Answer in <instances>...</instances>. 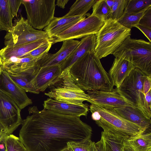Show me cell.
Returning <instances> with one entry per match:
<instances>
[{
  "mask_svg": "<svg viewBox=\"0 0 151 151\" xmlns=\"http://www.w3.org/2000/svg\"><path fill=\"white\" fill-rule=\"evenodd\" d=\"M23 120L19 138L28 151H62L68 142L91 140V127L80 117L64 115L37 107H30Z\"/></svg>",
  "mask_w": 151,
  "mask_h": 151,
  "instance_id": "1",
  "label": "cell"
},
{
  "mask_svg": "<svg viewBox=\"0 0 151 151\" xmlns=\"http://www.w3.org/2000/svg\"><path fill=\"white\" fill-rule=\"evenodd\" d=\"M69 71L74 83L84 91L114 89L112 78L94 50L85 54L70 67Z\"/></svg>",
  "mask_w": 151,
  "mask_h": 151,
  "instance_id": "2",
  "label": "cell"
},
{
  "mask_svg": "<svg viewBox=\"0 0 151 151\" xmlns=\"http://www.w3.org/2000/svg\"><path fill=\"white\" fill-rule=\"evenodd\" d=\"M131 35V29L109 18L96 34L94 51L100 59L113 54L125 39Z\"/></svg>",
  "mask_w": 151,
  "mask_h": 151,
  "instance_id": "3",
  "label": "cell"
},
{
  "mask_svg": "<svg viewBox=\"0 0 151 151\" xmlns=\"http://www.w3.org/2000/svg\"><path fill=\"white\" fill-rule=\"evenodd\" d=\"M113 55L131 63L147 76H151V42L128 37Z\"/></svg>",
  "mask_w": 151,
  "mask_h": 151,
  "instance_id": "4",
  "label": "cell"
},
{
  "mask_svg": "<svg viewBox=\"0 0 151 151\" xmlns=\"http://www.w3.org/2000/svg\"><path fill=\"white\" fill-rule=\"evenodd\" d=\"M89 109L97 111L99 113L100 118L95 122L103 131H110L125 139L145 132L139 126L121 116L114 109L91 104Z\"/></svg>",
  "mask_w": 151,
  "mask_h": 151,
  "instance_id": "5",
  "label": "cell"
},
{
  "mask_svg": "<svg viewBox=\"0 0 151 151\" xmlns=\"http://www.w3.org/2000/svg\"><path fill=\"white\" fill-rule=\"evenodd\" d=\"M69 69L62 71L60 76L48 88L49 91L45 94L59 101L84 106L85 104L83 102L87 101L89 96L74 83Z\"/></svg>",
  "mask_w": 151,
  "mask_h": 151,
  "instance_id": "6",
  "label": "cell"
},
{
  "mask_svg": "<svg viewBox=\"0 0 151 151\" xmlns=\"http://www.w3.org/2000/svg\"><path fill=\"white\" fill-rule=\"evenodd\" d=\"M147 75L135 68L116 88L118 93L133 106L139 109L148 118L151 119V109L145 99L143 83Z\"/></svg>",
  "mask_w": 151,
  "mask_h": 151,
  "instance_id": "7",
  "label": "cell"
},
{
  "mask_svg": "<svg viewBox=\"0 0 151 151\" xmlns=\"http://www.w3.org/2000/svg\"><path fill=\"white\" fill-rule=\"evenodd\" d=\"M55 0H22L27 20L34 28L41 30L53 19L56 6Z\"/></svg>",
  "mask_w": 151,
  "mask_h": 151,
  "instance_id": "8",
  "label": "cell"
},
{
  "mask_svg": "<svg viewBox=\"0 0 151 151\" xmlns=\"http://www.w3.org/2000/svg\"><path fill=\"white\" fill-rule=\"evenodd\" d=\"M5 47H13L36 41L50 39L44 31L35 29L27 19L21 16L4 37Z\"/></svg>",
  "mask_w": 151,
  "mask_h": 151,
  "instance_id": "9",
  "label": "cell"
},
{
  "mask_svg": "<svg viewBox=\"0 0 151 151\" xmlns=\"http://www.w3.org/2000/svg\"><path fill=\"white\" fill-rule=\"evenodd\" d=\"M105 21L91 14L50 40L52 45L57 42L96 34L104 25Z\"/></svg>",
  "mask_w": 151,
  "mask_h": 151,
  "instance_id": "10",
  "label": "cell"
},
{
  "mask_svg": "<svg viewBox=\"0 0 151 151\" xmlns=\"http://www.w3.org/2000/svg\"><path fill=\"white\" fill-rule=\"evenodd\" d=\"M21 110L12 99L0 91V123L9 135L22 124Z\"/></svg>",
  "mask_w": 151,
  "mask_h": 151,
  "instance_id": "11",
  "label": "cell"
},
{
  "mask_svg": "<svg viewBox=\"0 0 151 151\" xmlns=\"http://www.w3.org/2000/svg\"><path fill=\"white\" fill-rule=\"evenodd\" d=\"M87 91L89 97L87 101L92 104L104 108L112 109L133 106L118 93L116 88L111 91Z\"/></svg>",
  "mask_w": 151,
  "mask_h": 151,
  "instance_id": "12",
  "label": "cell"
},
{
  "mask_svg": "<svg viewBox=\"0 0 151 151\" xmlns=\"http://www.w3.org/2000/svg\"><path fill=\"white\" fill-rule=\"evenodd\" d=\"M1 70L0 91L12 99L21 110L32 104V101L27 96L26 92L11 79L7 73Z\"/></svg>",
  "mask_w": 151,
  "mask_h": 151,
  "instance_id": "13",
  "label": "cell"
},
{
  "mask_svg": "<svg viewBox=\"0 0 151 151\" xmlns=\"http://www.w3.org/2000/svg\"><path fill=\"white\" fill-rule=\"evenodd\" d=\"M61 47L54 54L47 52L37 61V64L40 67L61 65L78 45L80 41L74 39L63 41Z\"/></svg>",
  "mask_w": 151,
  "mask_h": 151,
  "instance_id": "14",
  "label": "cell"
},
{
  "mask_svg": "<svg viewBox=\"0 0 151 151\" xmlns=\"http://www.w3.org/2000/svg\"><path fill=\"white\" fill-rule=\"evenodd\" d=\"M44 109L64 115L80 117L87 116L88 105H78L61 102L49 98L44 101Z\"/></svg>",
  "mask_w": 151,
  "mask_h": 151,
  "instance_id": "15",
  "label": "cell"
},
{
  "mask_svg": "<svg viewBox=\"0 0 151 151\" xmlns=\"http://www.w3.org/2000/svg\"><path fill=\"white\" fill-rule=\"evenodd\" d=\"M62 72L60 65L40 67L34 78L36 88L40 92L45 91L58 78Z\"/></svg>",
  "mask_w": 151,
  "mask_h": 151,
  "instance_id": "16",
  "label": "cell"
},
{
  "mask_svg": "<svg viewBox=\"0 0 151 151\" xmlns=\"http://www.w3.org/2000/svg\"><path fill=\"white\" fill-rule=\"evenodd\" d=\"M96 41L95 35L82 38L78 45L61 65L62 71L69 69L86 53L94 50Z\"/></svg>",
  "mask_w": 151,
  "mask_h": 151,
  "instance_id": "17",
  "label": "cell"
},
{
  "mask_svg": "<svg viewBox=\"0 0 151 151\" xmlns=\"http://www.w3.org/2000/svg\"><path fill=\"white\" fill-rule=\"evenodd\" d=\"M41 57L11 58L2 63L1 69L9 74L17 75L32 69Z\"/></svg>",
  "mask_w": 151,
  "mask_h": 151,
  "instance_id": "18",
  "label": "cell"
},
{
  "mask_svg": "<svg viewBox=\"0 0 151 151\" xmlns=\"http://www.w3.org/2000/svg\"><path fill=\"white\" fill-rule=\"evenodd\" d=\"M86 14L60 17H54L49 24L44 29L50 40L57 35L64 32L78 22L86 18Z\"/></svg>",
  "mask_w": 151,
  "mask_h": 151,
  "instance_id": "19",
  "label": "cell"
},
{
  "mask_svg": "<svg viewBox=\"0 0 151 151\" xmlns=\"http://www.w3.org/2000/svg\"><path fill=\"white\" fill-rule=\"evenodd\" d=\"M121 116L140 127L145 132L151 126V120L138 108L127 106L114 109Z\"/></svg>",
  "mask_w": 151,
  "mask_h": 151,
  "instance_id": "20",
  "label": "cell"
},
{
  "mask_svg": "<svg viewBox=\"0 0 151 151\" xmlns=\"http://www.w3.org/2000/svg\"><path fill=\"white\" fill-rule=\"evenodd\" d=\"M50 40V39L42 40L15 46L5 47L0 50V58L2 64L11 58H20L26 53Z\"/></svg>",
  "mask_w": 151,
  "mask_h": 151,
  "instance_id": "21",
  "label": "cell"
},
{
  "mask_svg": "<svg viewBox=\"0 0 151 151\" xmlns=\"http://www.w3.org/2000/svg\"><path fill=\"white\" fill-rule=\"evenodd\" d=\"M135 68L131 63L119 58L115 57L109 73L116 88L120 86L124 79Z\"/></svg>",
  "mask_w": 151,
  "mask_h": 151,
  "instance_id": "22",
  "label": "cell"
},
{
  "mask_svg": "<svg viewBox=\"0 0 151 151\" xmlns=\"http://www.w3.org/2000/svg\"><path fill=\"white\" fill-rule=\"evenodd\" d=\"M40 67L36 64L33 68L27 71L16 75L8 74L11 79L26 92L38 94L40 92L35 86L34 78Z\"/></svg>",
  "mask_w": 151,
  "mask_h": 151,
  "instance_id": "23",
  "label": "cell"
},
{
  "mask_svg": "<svg viewBox=\"0 0 151 151\" xmlns=\"http://www.w3.org/2000/svg\"><path fill=\"white\" fill-rule=\"evenodd\" d=\"M104 151H124L125 139L110 131L101 132Z\"/></svg>",
  "mask_w": 151,
  "mask_h": 151,
  "instance_id": "24",
  "label": "cell"
},
{
  "mask_svg": "<svg viewBox=\"0 0 151 151\" xmlns=\"http://www.w3.org/2000/svg\"><path fill=\"white\" fill-rule=\"evenodd\" d=\"M125 143L134 151H151V133L130 136L125 139Z\"/></svg>",
  "mask_w": 151,
  "mask_h": 151,
  "instance_id": "25",
  "label": "cell"
},
{
  "mask_svg": "<svg viewBox=\"0 0 151 151\" xmlns=\"http://www.w3.org/2000/svg\"><path fill=\"white\" fill-rule=\"evenodd\" d=\"M8 0H0V29L7 32L13 26Z\"/></svg>",
  "mask_w": 151,
  "mask_h": 151,
  "instance_id": "26",
  "label": "cell"
},
{
  "mask_svg": "<svg viewBox=\"0 0 151 151\" xmlns=\"http://www.w3.org/2000/svg\"><path fill=\"white\" fill-rule=\"evenodd\" d=\"M97 0H77L72 5L68 12L64 16H84L92 8Z\"/></svg>",
  "mask_w": 151,
  "mask_h": 151,
  "instance_id": "27",
  "label": "cell"
},
{
  "mask_svg": "<svg viewBox=\"0 0 151 151\" xmlns=\"http://www.w3.org/2000/svg\"><path fill=\"white\" fill-rule=\"evenodd\" d=\"M149 7L137 12L124 13L117 21L124 27L131 29L139 24L140 19Z\"/></svg>",
  "mask_w": 151,
  "mask_h": 151,
  "instance_id": "28",
  "label": "cell"
},
{
  "mask_svg": "<svg viewBox=\"0 0 151 151\" xmlns=\"http://www.w3.org/2000/svg\"><path fill=\"white\" fill-rule=\"evenodd\" d=\"M91 14L101 18L104 21L109 18L110 10L106 0H97L92 7Z\"/></svg>",
  "mask_w": 151,
  "mask_h": 151,
  "instance_id": "29",
  "label": "cell"
},
{
  "mask_svg": "<svg viewBox=\"0 0 151 151\" xmlns=\"http://www.w3.org/2000/svg\"><path fill=\"white\" fill-rule=\"evenodd\" d=\"M4 141L6 151H28L19 138L13 134L8 135Z\"/></svg>",
  "mask_w": 151,
  "mask_h": 151,
  "instance_id": "30",
  "label": "cell"
},
{
  "mask_svg": "<svg viewBox=\"0 0 151 151\" xmlns=\"http://www.w3.org/2000/svg\"><path fill=\"white\" fill-rule=\"evenodd\" d=\"M151 6V0H129L124 13L139 12Z\"/></svg>",
  "mask_w": 151,
  "mask_h": 151,
  "instance_id": "31",
  "label": "cell"
},
{
  "mask_svg": "<svg viewBox=\"0 0 151 151\" xmlns=\"http://www.w3.org/2000/svg\"><path fill=\"white\" fill-rule=\"evenodd\" d=\"M129 0H114L109 18L117 21L123 15Z\"/></svg>",
  "mask_w": 151,
  "mask_h": 151,
  "instance_id": "32",
  "label": "cell"
},
{
  "mask_svg": "<svg viewBox=\"0 0 151 151\" xmlns=\"http://www.w3.org/2000/svg\"><path fill=\"white\" fill-rule=\"evenodd\" d=\"M52 45V42L50 40L48 42L26 53L20 58L26 57H40L48 52Z\"/></svg>",
  "mask_w": 151,
  "mask_h": 151,
  "instance_id": "33",
  "label": "cell"
},
{
  "mask_svg": "<svg viewBox=\"0 0 151 151\" xmlns=\"http://www.w3.org/2000/svg\"><path fill=\"white\" fill-rule=\"evenodd\" d=\"M91 139L81 143L70 142L68 143L67 147L73 151H91Z\"/></svg>",
  "mask_w": 151,
  "mask_h": 151,
  "instance_id": "34",
  "label": "cell"
},
{
  "mask_svg": "<svg viewBox=\"0 0 151 151\" xmlns=\"http://www.w3.org/2000/svg\"><path fill=\"white\" fill-rule=\"evenodd\" d=\"M138 24L151 29V6L145 11Z\"/></svg>",
  "mask_w": 151,
  "mask_h": 151,
  "instance_id": "35",
  "label": "cell"
},
{
  "mask_svg": "<svg viewBox=\"0 0 151 151\" xmlns=\"http://www.w3.org/2000/svg\"><path fill=\"white\" fill-rule=\"evenodd\" d=\"M10 11L13 18L17 16L19 8L22 4V0H8Z\"/></svg>",
  "mask_w": 151,
  "mask_h": 151,
  "instance_id": "36",
  "label": "cell"
},
{
  "mask_svg": "<svg viewBox=\"0 0 151 151\" xmlns=\"http://www.w3.org/2000/svg\"><path fill=\"white\" fill-rule=\"evenodd\" d=\"M91 151H104L102 139L96 142L91 141Z\"/></svg>",
  "mask_w": 151,
  "mask_h": 151,
  "instance_id": "37",
  "label": "cell"
},
{
  "mask_svg": "<svg viewBox=\"0 0 151 151\" xmlns=\"http://www.w3.org/2000/svg\"><path fill=\"white\" fill-rule=\"evenodd\" d=\"M139 29L151 42V29L138 24L135 27Z\"/></svg>",
  "mask_w": 151,
  "mask_h": 151,
  "instance_id": "38",
  "label": "cell"
},
{
  "mask_svg": "<svg viewBox=\"0 0 151 151\" xmlns=\"http://www.w3.org/2000/svg\"><path fill=\"white\" fill-rule=\"evenodd\" d=\"M151 76H147L144 80L143 85V91L145 95L151 90Z\"/></svg>",
  "mask_w": 151,
  "mask_h": 151,
  "instance_id": "39",
  "label": "cell"
},
{
  "mask_svg": "<svg viewBox=\"0 0 151 151\" xmlns=\"http://www.w3.org/2000/svg\"><path fill=\"white\" fill-rule=\"evenodd\" d=\"M68 1L69 0H58L57 1L55 5L62 9H64Z\"/></svg>",
  "mask_w": 151,
  "mask_h": 151,
  "instance_id": "40",
  "label": "cell"
},
{
  "mask_svg": "<svg viewBox=\"0 0 151 151\" xmlns=\"http://www.w3.org/2000/svg\"><path fill=\"white\" fill-rule=\"evenodd\" d=\"M151 90H150L145 95V99L147 104L150 109H151Z\"/></svg>",
  "mask_w": 151,
  "mask_h": 151,
  "instance_id": "41",
  "label": "cell"
},
{
  "mask_svg": "<svg viewBox=\"0 0 151 151\" xmlns=\"http://www.w3.org/2000/svg\"><path fill=\"white\" fill-rule=\"evenodd\" d=\"M9 134L7 132H0V142L3 140Z\"/></svg>",
  "mask_w": 151,
  "mask_h": 151,
  "instance_id": "42",
  "label": "cell"
},
{
  "mask_svg": "<svg viewBox=\"0 0 151 151\" xmlns=\"http://www.w3.org/2000/svg\"><path fill=\"white\" fill-rule=\"evenodd\" d=\"M106 4L110 9V11L114 4V0H106Z\"/></svg>",
  "mask_w": 151,
  "mask_h": 151,
  "instance_id": "43",
  "label": "cell"
},
{
  "mask_svg": "<svg viewBox=\"0 0 151 151\" xmlns=\"http://www.w3.org/2000/svg\"><path fill=\"white\" fill-rule=\"evenodd\" d=\"M0 151H6L4 139L0 142Z\"/></svg>",
  "mask_w": 151,
  "mask_h": 151,
  "instance_id": "44",
  "label": "cell"
},
{
  "mask_svg": "<svg viewBox=\"0 0 151 151\" xmlns=\"http://www.w3.org/2000/svg\"><path fill=\"white\" fill-rule=\"evenodd\" d=\"M124 151H134L129 146L125 143Z\"/></svg>",
  "mask_w": 151,
  "mask_h": 151,
  "instance_id": "45",
  "label": "cell"
},
{
  "mask_svg": "<svg viewBox=\"0 0 151 151\" xmlns=\"http://www.w3.org/2000/svg\"><path fill=\"white\" fill-rule=\"evenodd\" d=\"M7 132L4 126L0 123V132Z\"/></svg>",
  "mask_w": 151,
  "mask_h": 151,
  "instance_id": "46",
  "label": "cell"
},
{
  "mask_svg": "<svg viewBox=\"0 0 151 151\" xmlns=\"http://www.w3.org/2000/svg\"><path fill=\"white\" fill-rule=\"evenodd\" d=\"M62 151H73L70 148L68 147H67L63 150H62Z\"/></svg>",
  "mask_w": 151,
  "mask_h": 151,
  "instance_id": "47",
  "label": "cell"
},
{
  "mask_svg": "<svg viewBox=\"0 0 151 151\" xmlns=\"http://www.w3.org/2000/svg\"><path fill=\"white\" fill-rule=\"evenodd\" d=\"M1 65H2V63H1V60L0 58V68L1 69Z\"/></svg>",
  "mask_w": 151,
  "mask_h": 151,
  "instance_id": "48",
  "label": "cell"
},
{
  "mask_svg": "<svg viewBox=\"0 0 151 151\" xmlns=\"http://www.w3.org/2000/svg\"><path fill=\"white\" fill-rule=\"evenodd\" d=\"M1 69L0 68V73H1Z\"/></svg>",
  "mask_w": 151,
  "mask_h": 151,
  "instance_id": "49",
  "label": "cell"
}]
</instances>
